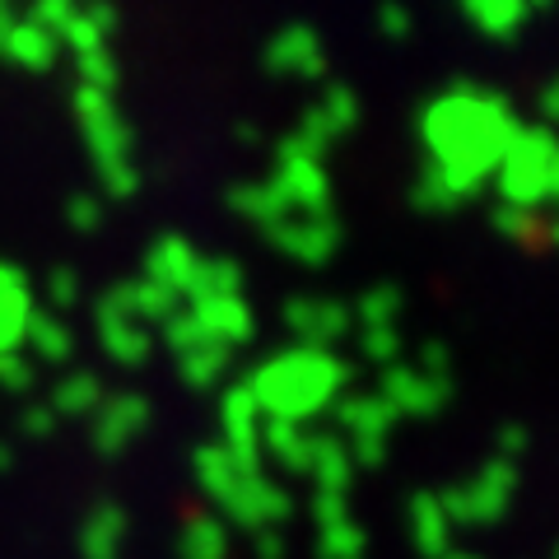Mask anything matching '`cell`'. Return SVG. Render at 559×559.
Instances as JSON below:
<instances>
[{
	"label": "cell",
	"mask_w": 559,
	"mask_h": 559,
	"mask_svg": "<svg viewBox=\"0 0 559 559\" xmlns=\"http://www.w3.org/2000/svg\"><path fill=\"white\" fill-rule=\"evenodd\" d=\"M425 131H429L433 154H439L433 187H443V197L452 201V191H466L485 168H495L503 159V150H509L518 127L495 94L462 90L429 112Z\"/></svg>",
	"instance_id": "obj_1"
},
{
	"label": "cell",
	"mask_w": 559,
	"mask_h": 559,
	"mask_svg": "<svg viewBox=\"0 0 559 559\" xmlns=\"http://www.w3.org/2000/svg\"><path fill=\"white\" fill-rule=\"evenodd\" d=\"M341 382H345V369L326 355V349L299 345V349L275 355L266 369L248 382V392H252V401L261 406V415H266V419L299 425L304 415L322 411L326 401L341 392Z\"/></svg>",
	"instance_id": "obj_2"
},
{
	"label": "cell",
	"mask_w": 559,
	"mask_h": 559,
	"mask_svg": "<svg viewBox=\"0 0 559 559\" xmlns=\"http://www.w3.org/2000/svg\"><path fill=\"white\" fill-rule=\"evenodd\" d=\"M80 127H84V140H90V150L98 154L103 173H108V182L117 191H131L135 182V168H131V131L121 112L112 108L108 94L98 90H84L80 84Z\"/></svg>",
	"instance_id": "obj_3"
},
{
	"label": "cell",
	"mask_w": 559,
	"mask_h": 559,
	"mask_svg": "<svg viewBox=\"0 0 559 559\" xmlns=\"http://www.w3.org/2000/svg\"><path fill=\"white\" fill-rule=\"evenodd\" d=\"M499 178H503V197L513 205H536L550 197L555 187V145L546 131H513L509 150L499 159Z\"/></svg>",
	"instance_id": "obj_4"
},
{
	"label": "cell",
	"mask_w": 559,
	"mask_h": 559,
	"mask_svg": "<svg viewBox=\"0 0 559 559\" xmlns=\"http://www.w3.org/2000/svg\"><path fill=\"white\" fill-rule=\"evenodd\" d=\"M513 466L509 462H489L476 480H466L457 489H448V495H439L448 522H495L503 509H509L513 499Z\"/></svg>",
	"instance_id": "obj_5"
},
{
	"label": "cell",
	"mask_w": 559,
	"mask_h": 559,
	"mask_svg": "<svg viewBox=\"0 0 559 559\" xmlns=\"http://www.w3.org/2000/svg\"><path fill=\"white\" fill-rule=\"evenodd\" d=\"M224 509L238 522H252V527H275V522L289 513V499H285V489L271 485L261 471H242L234 489L224 495Z\"/></svg>",
	"instance_id": "obj_6"
},
{
	"label": "cell",
	"mask_w": 559,
	"mask_h": 559,
	"mask_svg": "<svg viewBox=\"0 0 559 559\" xmlns=\"http://www.w3.org/2000/svg\"><path fill=\"white\" fill-rule=\"evenodd\" d=\"M271 238L299 261H322L341 242V229H336V219H331V210H322V215H294L289 210L285 219L271 224Z\"/></svg>",
	"instance_id": "obj_7"
},
{
	"label": "cell",
	"mask_w": 559,
	"mask_h": 559,
	"mask_svg": "<svg viewBox=\"0 0 559 559\" xmlns=\"http://www.w3.org/2000/svg\"><path fill=\"white\" fill-rule=\"evenodd\" d=\"M448 396L443 373H425V369H392L382 378V401L392 406V415H429L439 411Z\"/></svg>",
	"instance_id": "obj_8"
},
{
	"label": "cell",
	"mask_w": 559,
	"mask_h": 559,
	"mask_svg": "<svg viewBox=\"0 0 559 559\" xmlns=\"http://www.w3.org/2000/svg\"><path fill=\"white\" fill-rule=\"evenodd\" d=\"M145 425H150V401L127 392V396H112V401H103L98 406L94 439H98L103 452H117V448H127Z\"/></svg>",
	"instance_id": "obj_9"
},
{
	"label": "cell",
	"mask_w": 559,
	"mask_h": 559,
	"mask_svg": "<svg viewBox=\"0 0 559 559\" xmlns=\"http://www.w3.org/2000/svg\"><path fill=\"white\" fill-rule=\"evenodd\" d=\"M197 248H191L187 238H178V234H168V238H159L150 248V257H145V280H154V285H164V289H173L182 299L187 294V285H191V275H197Z\"/></svg>",
	"instance_id": "obj_10"
},
{
	"label": "cell",
	"mask_w": 559,
	"mask_h": 559,
	"mask_svg": "<svg viewBox=\"0 0 559 559\" xmlns=\"http://www.w3.org/2000/svg\"><path fill=\"white\" fill-rule=\"evenodd\" d=\"M28 318H33V299L24 275L0 261V355H14V345L28 331Z\"/></svg>",
	"instance_id": "obj_11"
},
{
	"label": "cell",
	"mask_w": 559,
	"mask_h": 559,
	"mask_svg": "<svg viewBox=\"0 0 559 559\" xmlns=\"http://www.w3.org/2000/svg\"><path fill=\"white\" fill-rule=\"evenodd\" d=\"M355 127V94L345 90V84H336V90H326L318 103L308 108L304 117V145H326V140H336L341 131Z\"/></svg>",
	"instance_id": "obj_12"
},
{
	"label": "cell",
	"mask_w": 559,
	"mask_h": 559,
	"mask_svg": "<svg viewBox=\"0 0 559 559\" xmlns=\"http://www.w3.org/2000/svg\"><path fill=\"white\" fill-rule=\"evenodd\" d=\"M392 419L396 415H392L388 401H345V406H341V425L349 429V439L359 443L364 462H373L382 452V439H388Z\"/></svg>",
	"instance_id": "obj_13"
},
{
	"label": "cell",
	"mask_w": 559,
	"mask_h": 559,
	"mask_svg": "<svg viewBox=\"0 0 559 559\" xmlns=\"http://www.w3.org/2000/svg\"><path fill=\"white\" fill-rule=\"evenodd\" d=\"M0 51L14 61V66H24V70H47L51 61H57V51H61V43L51 38L47 28H38L28 20V14H20L5 33H0Z\"/></svg>",
	"instance_id": "obj_14"
},
{
	"label": "cell",
	"mask_w": 559,
	"mask_h": 559,
	"mask_svg": "<svg viewBox=\"0 0 559 559\" xmlns=\"http://www.w3.org/2000/svg\"><path fill=\"white\" fill-rule=\"evenodd\" d=\"M191 318L201 322V331L215 345H238L252 336V312L242 299H205V304H191Z\"/></svg>",
	"instance_id": "obj_15"
},
{
	"label": "cell",
	"mask_w": 559,
	"mask_h": 559,
	"mask_svg": "<svg viewBox=\"0 0 559 559\" xmlns=\"http://www.w3.org/2000/svg\"><path fill=\"white\" fill-rule=\"evenodd\" d=\"M266 61H271V70H280V75H304V80L322 75V47L312 38V28H285L271 43Z\"/></svg>",
	"instance_id": "obj_16"
},
{
	"label": "cell",
	"mask_w": 559,
	"mask_h": 559,
	"mask_svg": "<svg viewBox=\"0 0 559 559\" xmlns=\"http://www.w3.org/2000/svg\"><path fill=\"white\" fill-rule=\"evenodd\" d=\"M289 322L299 336H308V349H322L326 341H336L341 331H345V308L336 304H318V299H299V304H289Z\"/></svg>",
	"instance_id": "obj_17"
},
{
	"label": "cell",
	"mask_w": 559,
	"mask_h": 559,
	"mask_svg": "<svg viewBox=\"0 0 559 559\" xmlns=\"http://www.w3.org/2000/svg\"><path fill=\"white\" fill-rule=\"evenodd\" d=\"M98 331H103L108 355H117L121 364H140L150 355V326L121 318V312H112V308H98Z\"/></svg>",
	"instance_id": "obj_18"
},
{
	"label": "cell",
	"mask_w": 559,
	"mask_h": 559,
	"mask_svg": "<svg viewBox=\"0 0 559 559\" xmlns=\"http://www.w3.org/2000/svg\"><path fill=\"white\" fill-rule=\"evenodd\" d=\"M411 532H415V546L425 550L429 559H448V513H443V503L439 495H415L411 499Z\"/></svg>",
	"instance_id": "obj_19"
},
{
	"label": "cell",
	"mask_w": 559,
	"mask_h": 559,
	"mask_svg": "<svg viewBox=\"0 0 559 559\" xmlns=\"http://www.w3.org/2000/svg\"><path fill=\"white\" fill-rule=\"evenodd\" d=\"M121 536H127V522H121V513L117 509H98L90 518V527L80 532V550H84V559H117Z\"/></svg>",
	"instance_id": "obj_20"
},
{
	"label": "cell",
	"mask_w": 559,
	"mask_h": 559,
	"mask_svg": "<svg viewBox=\"0 0 559 559\" xmlns=\"http://www.w3.org/2000/svg\"><path fill=\"white\" fill-rule=\"evenodd\" d=\"M197 476H201V485L210 489L215 499H224L234 489V480L242 476V466L234 462V452L224 448V443H205L201 452H197Z\"/></svg>",
	"instance_id": "obj_21"
},
{
	"label": "cell",
	"mask_w": 559,
	"mask_h": 559,
	"mask_svg": "<svg viewBox=\"0 0 559 559\" xmlns=\"http://www.w3.org/2000/svg\"><path fill=\"white\" fill-rule=\"evenodd\" d=\"M24 341L38 349L43 359H66L70 349H75V336L66 331V322L57 318V312H33V318H28V331H24Z\"/></svg>",
	"instance_id": "obj_22"
},
{
	"label": "cell",
	"mask_w": 559,
	"mask_h": 559,
	"mask_svg": "<svg viewBox=\"0 0 559 559\" xmlns=\"http://www.w3.org/2000/svg\"><path fill=\"white\" fill-rule=\"evenodd\" d=\"M224 550H229V540H224V522H215V518L187 522V532H182V559H224Z\"/></svg>",
	"instance_id": "obj_23"
},
{
	"label": "cell",
	"mask_w": 559,
	"mask_h": 559,
	"mask_svg": "<svg viewBox=\"0 0 559 559\" xmlns=\"http://www.w3.org/2000/svg\"><path fill=\"white\" fill-rule=\"evenodd\" d=\"M98 406H103V388H98L94 373H70L57 388V396H51V411H61V415L98 411Z\"/></svg>",
	"instance_id": "obj_24"
},
{
	"label": "cell",
	"mask_w": 559,
	"mask_h": 559,
	"mask_svg": "<svg viewBox=\"0 0 559 559\" xmlns=\"http://www.w3.org/2000/svg\"><path fill=\"white\" fill-rule=\"evenodd\" d=\"M178 359H182V378H191V382H205L215 378L224 364H229V349L224 345H215V341H201V345H187V349H178Z\"/></svg>",
	"instance_id": "obj_25"
},
{
	"label": "cell",
	"mask_w": 559,
	"mask_h": 559,
	"mask_svg": "<svg viewBox=\"0 0 559 559\" xmlns=\"http://www.w3.org/2000/svg\"><path fill=\"white\" fill-rule=\"evenodd\" d=\"M322 555L326 559H359L364 555V532L349 518H336L322 527Z\"/></svg>",
	"instance_id": "obj_26"
},
{
	"label": "cell",
	"mask_w": 559,
	"mask_h": 559,
	"mask_svg": "<svg viewBox=\"0 0 559 559\" xmlns=\"http://www.w3.org/2000/svg\"><path fill=\"white\" fill-rule=\"evenodd\" d=\"M466 20L480 24V28H495V33H509L527 20V10L522 5H466Z\"/></svg>",
	"instance_id": "obj_27"
},
{
	"label": "cell",
	"mask_w": 559,
	"mask_h": 559,
	"mask_svg": "<svg viewBox=\"0 0 559 559\" xmlns=\"http://www.w3.org/2000/svg\"><path fill=\"white\" fill-rule=\"evenodd\" d=\"M364 318L369 322H378V326H392V318H396V289H369L364 294Z\"/></svg>",
	"instance_id": "obj_28"
},
{
	"label": "cell",
	"mask_w": 559,
	"mask_h": 559,
	"mask_svg": "<svg viewBox=\"0 0 559 559\" xmlns=\"http://www.w3.org/2000/svg\"><path fill=\"white\" fill-rule=\"evenodd\" d=\"M0 382H5V388H28V382H33L28 364L20 355H0Z\"/></svg>",
	"instance_id": "obj_29"
},
{
	"label": "cell",
	"mask_w": 559,
	"mask_h": 559,
	"mask_svg": "<svg viewBox=\"0 0 559 559\" xmlns=\"http://www.w3.org/2000/svg\"><path fill=\"white\" fill-rule=\"evenodd\" d=\"M51 294H57V299H51V304L66 308V304H70V275H57V280H51Z\"/></svg>",
	"instance_id": "obj_30"
},
{
	"label": "cell",
	"mask_w": 559,
	"mask_h": 559,
	"mask_svg": "<svg viewBox=\"0 0 559 559\" xmlns=\"http://www.w3.org/2000/svg\"><path fill=\"white\" fill-rule=\"evenodd\" d=\"M70 215L80 219V229H90V224H94V205L90 201H75V205H70Z\"/></svg>",
	"instance_id": "obj_31"
},
{
	"label": "cell",
	"mask_w": 559,
	"mask_h": 559,
	"mask_svg": "<svg viewBox=\"0 0 559 559\" xmlns=\"http://www.w3.org/2000/svg\"><path fill=\"white\" fill-rule=\"evenodd\" d=\"M448 559H476V555H448Z\"/></svg>",
	"instance_id": "obj_32"
}]
</instances>
